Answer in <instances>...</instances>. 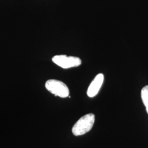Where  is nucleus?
Listing matches in <instances>:
<instances>
[{
    "label": "nucleus",
    "instance_id": "5",
    "mask_svg": "<svg viewBox=\"0 0 148 148\" xmlns=\"http://www.w3.org/2000/svg\"><path fill=\"white\" fill-rule=\"evenodd\" d=\"M141 98L148 114V85L144 86L141 90Z\"/></svg>",
    "mask_w": 148,
    "mask_h": 148
},
{
    "label": "nucleus",
    "instance_id": "2",
    "mask_svg": "<svg viewBox=\"0 0 148 148\" xmlns=\"http://www.w3.org/2000/svg\"><path fill=\"white\" fill-rule=\"evenodd\" d=\"M45 87L48 91L56 96L62 98L69 97V88L62 81L57 79H49L45 84Z\"/></svg>",
    "mask_w": 148,
    "mask_h": 148
},
{
    "label": "nucleus",
    "instance_id": "1",
    "mask_svg": "<svg viewBox=\"0 0 148 148\" xmlns=\"http://www.w3.org/2000/svg\"><path fill=\"white\" fill-rule=\"evenodd\" d=\"M95 115L90 113L81 117L72 128V133L75 136L84 135L90 132L94 125Z\"/></svg>",
    "mask_w": 148,
    "mask_h": 148
},
{
    "label": "nucleus",
    "instance_id": "3",
    "mask_svg": "<svg viewBox=\"0 0 148 148\" xmlns=\"http://www.w3.org/2000/svg\"><path fill=\"white\" fill-rule=\"evenodd\" d=\"M52 62L63 69H70L78 67L82 64V60L77 57L57 55L52 58Z\"/></svg>",
    "mask_w": 148,
    "mask_h": 148
},
{
    "label": "nucleus",
    "instance_id": "4",
    "mask_svg": "<svg viewBox=\"0 0 148 148\" xmlns=\"http://www.w3.org/2000/svg\"><path fill=\"white\" fill-rule=\"evenodd\" d=\"M104 81V75L102 73L97 75L92 80L87 90V95L90 98H93L100 91Z\"/></svg>",
    "mask_w": 148,
    "mask_h": 148
}]
</instances>
